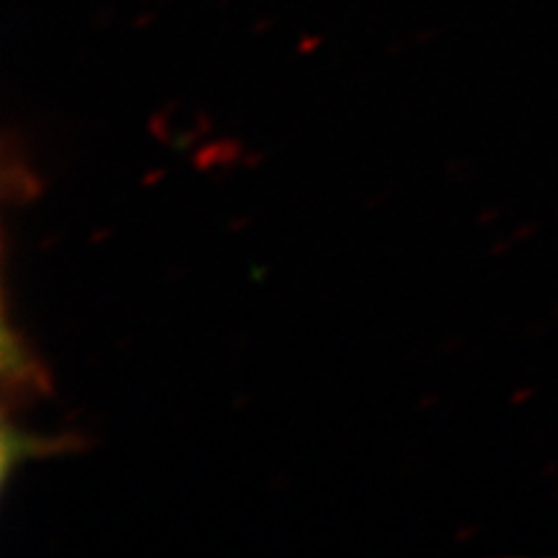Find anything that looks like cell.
Masks as SVG:
<instances>
[{"mask_svg":"<svg viewBox=\"0 0 558 558\" xmlns=\"http://www.w3.org/2000/svg\"><path fill=\"white\" fill-rule=\"evenodd\" d=\"M0 373H3L5 388H41V373L39 360L34 357V349L24 333L13 329L11 320H3V331H0Z\"/></svg>","mask_w":558,"mask_h":558,"instance_id":"cell-1","label":"cell"},{"mask_svg":"<svg viewBox=\"0 0 558 558\" xmlns=\"http://www.w3.org/2000/svg\"><path fill=\"white\" fill-rule=\"evenodd\" d=\"M0 435H3V450H0V481H3V486L9 484L13 471L21 469L26 460L45 458L60 448V442H52V439H45L21 427H13L11 422L3 424Z\"/></svg>","mask_w":558,"mask_h":558,"instance_id":"cell-2","label":"cell"}]
</instances>
